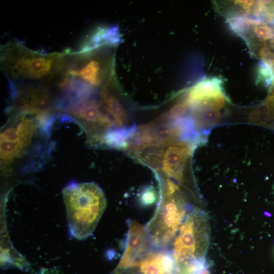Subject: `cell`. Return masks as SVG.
<instances>
[{"instance_id": "cell-1", "label": "cell", "mask_w": 274, "mask_h": 274, "mask_svg": "<svg viewBox=\"0 0 274 274\" xmlns=\"http://www.w3.org/2000/svg\"><path fill=\"white\" fill-rule=\"evenodd\" d=\"M71 234L83 240L94 231L107 207L106 197L94 182L72 183L62 191Z\"/></svg>"}, {"instance_id": "cell-2", "label": "cell", "mask_w": 274, "mask_h": 274, "mask_svg": "<svg viewBox=\"0 0 274 274\" xmlns=\"http://www.w3.org/2000/svg\"><path fill=\"white\" fill-rule=\"evenodd\" d=\"M65 54V52L48 54L33 51L15 43L3 50L2 65L10 79H51L61 71Z\"/></svg>"}, {"instance_id": "cell-3", "label": "cell", "mask_w": 274, "mask_h": 274, "mask_svg": "<svg viewBox=\"0 0 274 274\" xmlns=\"http://www.w3.org/2000/svg\"><path fill=\"white\" fill-rule=\"evenodd\" d=\"M171 250L155 246L150 239L126 244L112 274H177Z\"/></svg>"}, {"instance_id": "cell-4", "label": "cell", "mask_w": 274, "mask_h": 274, "mask_svg": "<svg viewBox=\"0 0 274 274\" xmlns=\"http://www.w3.org/2000/svg\"><path fill=\"white\" fill-rule=\"evenodd\" d=\"M160 192L159 204L145 227L155 246L169 249L193 207L186 202L179 190L172 192L161 189Z\"/></svg>"}, {"instance_id": "cell-5", "label": "cell", "mask_w": 274, "mask_h": 274, "mask_svg": "<svg viewBox=\"0 0 274 274\" xmlns=\"http://www.w3.org/2000/svg\"><path fill=\"white\" fill-rule=\"evenodd\" d=\"M210 224L207 214L192 208L187 213L171 246L178 269L186 263L206 258L210 244Z\"/></svg>"}, {"instance_id": "cell-6", "label": "cell", "mask_w": 274, "mask_h": 274, "mask_svg": "<svg viewBox=\"0 0 274 274\" xmlns=\"http://www.w3.org/2000/svg\"><path fill=\"white\" fill-rule=\"evenodd\" d=\"M35 129L31 119L21 116L4 129L1 133V157L3 161L10 162L18 156L30 143Z\"/></svg>"}, {"instance_id": "cell-7", "label": "cell", "mask_w": 274, "mask_h": 274, "mask_svg": "<svg viewBox=\"0 0 274 274\" xmlns=\"http://www.w3.org/2000/svg\"><path fill=\"white\" fill-rule=\"evenodd\" d=\"M222 84L218 77L203 79L189 89L185 102L192 110L206 106L220 110L228 101Z\"/></svg>"}, {"instance_id": "cell-8", "label": "cell", "mask_w": 274, "mask_h": 274, "mask_svg": "<svg viewBox=\"0 0 274 274\" xmlns=\"http://www.w3.org/2000/svg\"><path fill=\"white\" fill-rule=\"evenodd\" d=\"M121 40V35L118 25L99 26L86 36L76 52L86 55L93 54L104 47L116 46Z\"/></svg>"}, {"instance_id": "cell-9", "label": "cell", "mask_w": 274, "mask_h": 274, "mask_svg": "<svg viewBox=\"0 0 274 274\" xmlns=\"http://www.w3.org/2000/svg\"><path fill=\"white\" fill-rule=\"evenodd\" d=\"M191 149L186 143L180 142L169 146L164 152L162 170L168 179L178 184L183 180L184 170Z\"/></svg>"}, {"instance_id": "cell-10", "label": "cell", "mask_w": 274, "mask_h": 274, "mask_svg": "<svg viewBox=\"0 0 274 274\" xmlns=\"http://www.w3.org/2000/svg\"><path fill=\"white\" fill-rule=\"evenodd\" d=\"M274 118V90L270 87L268 96L249 114L251 122L262 124Z\"/></svg>"}, {"instance_id": "cell-11", "label": "cell", "mask_w": 274, "mask_h": 274, "mask_svg": "<svg viewBox=\"0 0 274 274\" xmlns=\"http://www.w3.org/2000/svg\"><path fill=\"white\" fill-rule=\"evenodd\" d=\"M192 111L196 125L200 128H210L221 119L220 110L212 107H201Z\"/></svg>"}, {"instance_id": "cell-12", "label": "cell", "mask_w": 274, "mask_h": 274, "mask_svg": "<svg viewBox=\"0 0 274 274\" xmlns=\"http://www.w3.org/2000/svg\"><path fill=\"white\" fill-rule=\"evenodd\" d=\"M102 100L108 114L113 118L114 124H122L126 119V114L120 101L117 97L105 90Z\"/></svg>"}, {"instance_id": "cell-13", "label": "cell", "mask_w": 274, "mask_h": 274, "mask_svg": "<svg viewBox=\"0 0 274 274\" xmlns=\"http://www.w3.org/2000/svg\"><path fill=\"white\" fill-rule=\"evenodd\" d=\"M273 74L271 67L261 61L258 64L256 72V83L262 84L266 87L272 85Z\"/></svg>"}, {"instance_id": "cell-14", "label": "cell", "mask_w": 274, "mask_h": 274, "mask_svg": "<svg viewBox=\"0 0 274 274\" xmlns=\"http://www.w3.org/2000/svg\"><path fill=\"white\" fill-rule=\"evenodd\" d=\"M142 200L145 204L152 203L156 198L155 191L152 188H148L143 193Z\"/></svg>"}]
</instances>
